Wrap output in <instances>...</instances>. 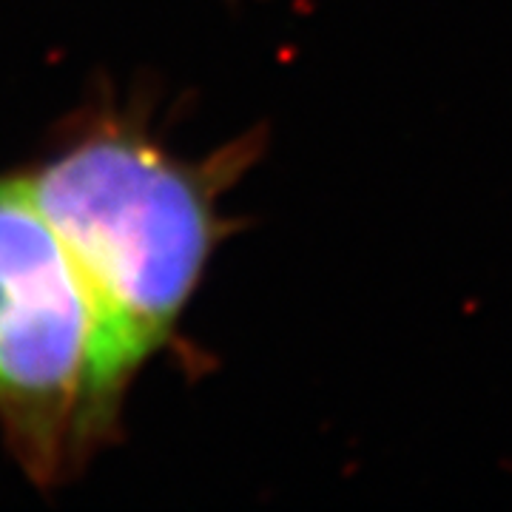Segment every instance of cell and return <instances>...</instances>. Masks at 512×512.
Wrapping results in <instances>:
<instances>
[{
  "label": "cell",
  "instance_id": "1",
  "mask_svg": "<svg viewBox=\"0 0 512 512\" xmlns=\"http://www.w3.org/2000/svg\"><path fill=\"white\" fill-rule=\"evenodd\" d=\"M254 154L237 143L208 163H183L114 128L23 177L134 370L165 345L197 291L222 237L217 202Z\"/></svg>",
  "mask_w": 512,
  "mask_h": 512
},
{
  "label": "cell",
  "instance_id": "2",
  "mask_svg": "<svg viewBox=\"0 0 512 512\" xmlns=\"http://www.w3.org/2000/svg\"><path fill=\"white\" fill-rule=\"evenodd\" d=\"M134 376L23 177H0V419L37 470L92 441Z\"/></svg>",
  "mask_w": 512,
  "mask_h": 512
}]
</instances>
